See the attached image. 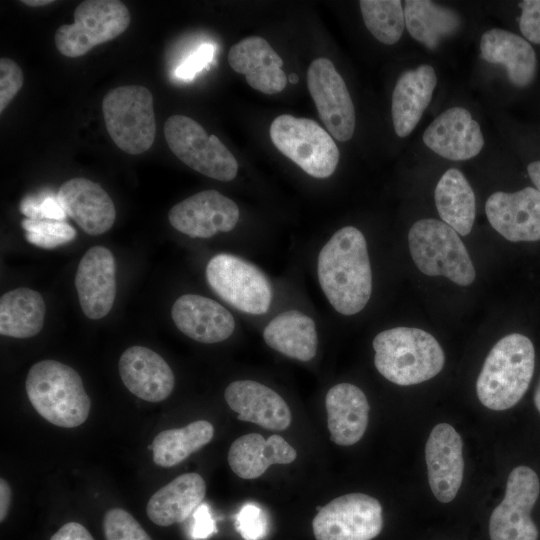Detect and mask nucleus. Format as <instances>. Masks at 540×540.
Segmentation results:
<instances>
[{
    "instance_id": "f257e3e1",
    "label": "nucleus",
    "mask_w": 540,
    "mask_h": 540,
    "mask_svg": "<svg viewBox=\"0 0 540 540\" xmlns=\"http://www.w3.org/2000/svg\"><path fill=\"white\" fill-rule=\"evenodd\" d=\"M317 275L323 293L340 314L359 313L372 293V271L362 232L346 226L325 243L317 259Z\"/></svg>"
},
{
    "instance_id": "f03ea898",
    "label": "nucleus",
    "mask_w": 540,
    "mask_h": 540,
    "mask_svg": "<svg viewBox=\"0 0 540 540\" xmlns=\"http://www.w3.org/2000/svg\"><path fill=\"white\" fill-rule=\"evenodd\" d=\"M535 367V350L525 335L512 333L490 350L476 382L479 401L502 411L515 406L527 391Z\"/></svg>"
},
{
    "instance_id": "7ed1b4c3",
    "label": "nucleus",
    "mask_w": 540,
    "mask_h": 540,
    "mask_svg": "<svg viewBox=\"0 0 540 540\" xmlns=\"http://www.w3.org/2000/svg\"><path fill=\"white\" fill-rule=\"evenodd\" d=\"M374 364L390 382L409 386L436 376L445 362L444 352L430 333L412 327H395L373 339Z\"/></svg>"
},
{
    "instance_id": "20e7f679",
    "label": "nucleus",
    "mask_w": 540,
    "mask_h": 540,
    "mask_svg": "<svg viewBox=\"0 0 540 540\" xmlns=\"http://www.w3.org/2000/svg\"><path fill=\"white\" fill-rule=\"evenodd\" d=\"M28 399L37 413L53 425L75 428L90 413L91 401L80 375L56 360H42L28 371L25 382Z\"/></svg>"
},
{
    "instance_id": "39448f33",
    "label": "nucleus",
    "mask_w": 540,
    "mask_h": 540,
    "mask_svg": "<svg viewBox=\"0 0 540 540\" xmlns=\"http://www.w3.org/2000/svg\"><path fill=\"white\" fill-rule=\"evenodd\" d=\"M408 244L417 268L428 276H444L460 286L475 280V269L458 233L443 221L421 219L408 233Z\"/></svg>"
},
{
    "instance_id": "423d86ee",
    "label": "nucleus",
    "mask_w": 540,
    "mask_h": 540,
    "mask_svg": "<svg viewBox=\"0 0 540 540\" xmlns=\"http://www.w3.org/2000/svg\"><path fill=\"white\" fill-rule=\"evenodd\" d=\"M107 132L122 151L138 155L155 140L153 96L141 85H124L109 90L102 100Z\"/></svg>"
},
{
    "instance_id": "0eeeda50",
    "label": "nucleus",
    "mask_w": 540,
    "mask_h": 540,
    "mask_svg": "<svg viewBox=\"0 0 540 540\" xmlns=\"http://www.w3.org/2000/svg\"><path fill=\"white\" fill-rule=\"evenodd\" d=\"M269 134L274 146L310 176L327 178L336 170L339 149L329 132L314 120L279 115Z\"/></svg>"
},
{
    "instance_id": "6e6552de",
    "label": "nucleus",
    "mask_w": 540,
    "mask_h": 540,
    "mask_svg": "<svg viewBox=\"0 0 540 540\" xmlns=\"http://www.w3.org/2000/svg\"><path fill=\"white\" fill-rule=\"evenodd\" d=\"M164 136L172 153L200 174L219 181L236 177L238 162L233 154L192 118L170 116L164 124Z\"/></svg>"
},
{
    "instance_id": "1a4fd4ad",
    "label": "nucleus",
    "mask_w": 540,
    "mask_h": 540,
    "mask_svg": "<svg viewBox=\"0 0 540 540\" xmlns=\"http://www.w3.org/2000/svg\"><path fill=\"white\" fill-rule=\"evenodd\" d=\"M130 20V12L121 1H83L74 11V23L56 30V48L66 57H80L95 46L118 37L128 28Z\"/></svg>"
},
{
    "instance_id": "9d476101",
    "label": "nucleus",
    "mask_w": 540,
    "mask_h": 540,
    "mask_svg": "<svg viewBox=\"0 0 540 540\" xmlns=\"http://www.w3.org/2000/svg\"><path fill=\"white\" fill-rule=\"evenodd\" d=\"M211 289L225 302L244 313L265 314L272 301V286L255 264L233 254L219 253L206 266Z\"/></svg>"
},
{
    "instance_id": "9b49d317",
    "label": "nucleus",
    "mask_w": 540,
    "mask_h": 540,
    "mask_svg": "<svg viewBox=\"0 0 540 540\" xmlns=\"http://www.w3.org/2000/svg\"><path fill=\"white\" fill-rule=\"evenodd\" d=\"M380 502L367 494L339 496L321 509L312 521L316 540H372L383 528Z\"/></svg>"
},
{
    "instance_id": "f8f14e48",
    "label": "nucleus",
    "mask_w": 540,
    "mask_h": 540,
    "mask_svg": "<svg viewBox=\"0 0 540 540\" xmlns=\"http://www.w3.org/2000/svg\"><path fill=\"white\" fill-rule=\"evenodd\" d=\"M540 493L536 472L528 466H517L509 474L503 500L489 520L491 540H538L539 531L531 511Z\"/></svg>"
},
{
    "instance_id": "ddd939ff",
    "label": "nucleus",
    "mask_w": 540,
    "mask_h": 540,
    "mask_svg": "<svg viewBox=\"0 0 540 540\" xmlns=\"http://www.w3.org/2000/svg\"><path fill=\"white\" fill-rule=\"evenodd\" d=\"M307 87L327 131L339 141L354 134L355 109L347 86L331 60L317 58L307 72Z\"/></svg>"
},
{
    "instance_id": "4468645a",
    "label": "nucleus",
    "mask_w": 540,
    "mask_h": 540,
    "mask_svg": "<svg viewBox=\"0 0 540 540\" xmlns=\"http://www.w3.org/2000/svg\"><path fill=\"white\" fill-rule=\"evenodd\" d=\"M173 228L192 238H210L237 225V204L220 192H198L174 205L168 213Z\"/></svg>"
},
{
    "instance_id": "2eb2a0df",
    "label": "nucleus",
    "mask_w": 540,
    "mask_h": 540,
    "mask_svg": "<svg viewBox=\"0 0 540 540\" xmlns=\"http://www.w3.org/2000/svg\"><path fill=\"white\" fill-rule=\"evenodd\" d=\"M485 211L493 229L508 241L540 240V193L536 188L497 191L487 199Z\"/></svg>"
},
{
    "instance_id": "dca6fc26",
    "label": "nucleus",
    "mask_w": 540,
    "mask_h": 540,
    "mask_svg": "<svg viewBox=\"0 0 540 540\" xmlns=\"http://www.w3.org/2000/svg\"><path fill=\"white\" fill-rule=\"evenodd\" d=\"M428 482L433 495L442 503L451 502L463 480V443L459 433L447 423L437 424L425 446Z\"/></svg>"
},
{
    "instance_id": "f3484780",
    "label": "nucleus",
    "mask_w": 540,
    "mask_h": 540,
    "mask_svg": "<svg viewBox=\"0 0 540 540\" xmlns=\"http://www.w3.org/2000/svg\"><path fill=\"white\" fill-rule=\"evenodd\" d=\"M75 287L86 317L97 320L110 312L116 296V264L108 248L97 245L86 251L77 267Z\"/></svg>"
},
{
    "instance_id": "a211bd4d",
    "label": "nucleus",
    "mask_w": 540,
    "mask_h": 540,
    "mask_svg": "<svg viewBox=\"0 0 540 540\" xmlns=\"http://www.w3.org/2000/svg\"><path fill=\"white\" fill-rule=\"evenodd\" d=\"M422 138L433 152L454 161L475 157L484 145L478 122L463 107L449 108L437 116Z\"/></svg>"
},
{
    "instance_id": "6ab92c4d",
    "label": "nucleus",
    "mask_w": 540,
    "mask_h": 540,
    "mask_svg": "<svg viewBox=\"0 0 540 540\" xmlns=\"http://www.w3.org/2000/svg\"><path fill=\"white\" fill-rule=\"evenodd\" d=\"M58 201L70 218L89 235L107 232L116 210L108 193L96 182L77 177L65 181L57 192Z\"/></svg>"
},
{
    "instance_id": "aec40b11",
    "label": "nucleus",
    "mask_w": 540,
    "mask_h": 540,
    "mask_svg": "<svg viewBox=\"0 0 540 540\" xmlns=\"http://www.w3.org/2000/svg\"><path fill=\"white\" fill-rule=\"evenodd\" d=\"M118 370L125 387L142 400L160 402L173 391L172 369L163 357L147 347L127 348L119 359Z\"/></svg>"
},
{
    "instance_id": "412c9836",
    "label": "nucleus",
    "mask_w": 540,
    "mask_h": 540,
    "mask_svg": "<svg viewBox=\"0 0 540 540\" xmlns=\"http://www.w3.org/2000/svg\"><path fill=\"white\" fill-rule=\"evenodd\" d=\"M228 406L241 421L255 423L273 431L286 430L291 424V411L274 390L253 380H237L224 392Z\"/></svg>"
},
{
    "instance_id": "4be33fe9",
    "label": "nucleus",
    "mask_w": 540,
    "mask_h": 540,
    "mask_svg": "<svg viewBox=\"0 0 540 540\" xmlns=\"http://www.w3.org/2000/svg\"><path fill=\"white\" fill-rule=\"evenodd\" d=\"M172 320L187 337L205 344L226 340L235 329L232 314L220 303L198 294H184L173 304Z\"/></svg>"
},
{
    "instance_id": "5701e85b",
    "label": "nucleus",
    "mask_w": 540,
    "mask_h": 540,
    "mask_svg": "<svg viewBox=\"0 0 540 540\" xmlns=\"http://www.w3.org/2000/svg\"><path fill=\"white\" fill-rule=\"evenodd\" d=\"M228 63L245 76L250 87L264 94L279 93L287 85V76L281 69L282 58L262 37L249 36L234 44L228 53Z\"/></svg>"
},
{
    "instance_id": "b1692460",
    "label": "nucleus",
    "mask_w": 540,
    "mask_h": 540,
    "mask_svg": "<svg viewBox=\"0 0 540 540\" xmlns=\"http://www.w3.org/2000/svg\"><path fill=\"white\" fill-rule=\"evenodd\" d=\"M330 439L340 446L357 443L368 425L369 403L364 392L351 383L331 387L325 397Z\"/></svg>"
},
{
    "instance_id": "393cba45",
    "label": "nucleus",
    "mask_w": 540,
    "mask_h": 540,
    "mask_svg": "<svg viewBox=\"0 0 540 540\" xmlns=\"http://www.w3.org/2000/svg\"><path fill=\"white\" fill-rule=\"evenodd\" d=\"M437 84L432 66L420 65L403 72L394 87L391 113L396 134L408 136L420 121L431 102Z\"/></svg>"
},
{
    "instance_id": "a878e982",
    "label": "nucleus",
    "mask_w": 540,
    "mask_h": 540,
    "mask_svg": "<svg viewBox=\"0 0 540 540\" xmlns=\"http://www.w3.org/2000/svg\"><path fill=\"white\" fill-rule=\"evenodd\" d=\"M297 452L282 436L273 434L265 439L261 434L243 435L231 444L228 463L242 479L260 477L273 464H289Z\"/></svg>"
},
{
    "instance_id": "bb28decb",
    "label": "nucleus",
    "mask_w": 540,
    "mask_h": 540,
    "mask_svg": "<svg viewBox=\"0 0 540 540\" xmlns=\"http://www.w3.org/2000/svg\"><path fill=\"white\" fill-rule=\"evenodd\" d=\"M480 50L485 61L504 65L513 85L526 87L534 80L536 54L521 36L500 28L487 30L481 36Z\"/></svg>"
},
{
    "instance_id": "cd10ccee",
    "label": "nucleus",
    "mask_w": 540,
    "mask_h": 540,
    "mask_svg": "<svg viewBox=\"0 0 540 540\" xmlns=\"http://www.w3.org/2000/svg\"><path fill=\"white\" fill-rule=\"evenodd\" d=\"M206 484L195 472L184 473L156 491L146 507L149 519L166 527L185 521L201 504Z\"/></svg>"
},
{
    "instance_id": "c85d7f7f",
    "label": "nucleus",
    "mask_w": 540,
    "mask_h": 540,
    "mask_svg": "<svg viewBox=\"0 0 540 540\" xmlns=\"http://www.w3.org/2000/svg\"><path fill=\"white\" fill-rule=\"evenodd\" d=\"M263 338L270 348L302 362L310 361L317 352L315 322L299 310L291 309L275 316L264 328Z\"/></svg>"
},
{
    "instance_id": "c756f323",
    "label": "nucleus",
    "mask_w": 540,
    "mask_h": 540,
    "mask_svg": "<svg viewBox=\"0 0 540 540\" xmlns=\"http://www.w3.org/2000/svg\"><path fill=\"white\" fill-rule=\"evenodd\" d=\"M435 205L442 221L462 236L468 235L476 215L474 192L458 169L447 170L435 188Z\"/></svg>"
},
{
    "instance_id": "7c9ffc66",
    "label": "nucleus",
    "mask_w": 540,
    "mask_h": 540,
    "mask_svg": "<svg viewBox=\"0 0 540 540\" xmlns=\"http://www.w3.org/2000/svg\"><path fill=\"white\" fill-rule=\"evenodd\" d=\"M45 319L42 295L30 288L20 287L0 298V334L13 338H30L38 334Z\"/></svg>"
},
{
    "instance_id": "2f4dec72",
    "label": "nucleus",
    "mask_w": 540,
    "mask_h": 540,
    "mask_svg": "<svg viewBox=\"0 0 540 540\" xmlns=\"http://www.w3.org/2000/svg\"><path fill=\"white\" fill-rule=\"evenodd\" d=\"M403 10L409 34L431 50L442 39L455 34L461 25L454 10L429 0H407Z\"/></svg>"
},
{
    "instance_id": "473e14b6",
    "label": "nucleus",
    "mask_w": 540,
    "mask_h": 540,
    "mask_svg": "<svg viewBox=\"0 0 540 540\" xmlns=\"http://www.w3.org/2000/svg\"><path fill=\"white\" fill-rule=\"evenodd\" d=\"M214 436L213 425L206 420L160 432L152 442L153 461L169 468L183 462L192 453L208 444Z\"/></svg>"
},
{
    "instance_id": "72a5a7b5",
    "label": "nucleus",
    "mask_w": 540,
    "mask_h": 540,
    "mask_svg": "<svg viewBox=\"0 0 540 540\" xmlns=\"http://www.w3.org/2000/svg\"><path fill=\"white\" fill-rule=\"evenodd\" d=\"M359 6L369 32L381 43L399 41L405 27L404 10L399 0H361Z\"/></svg>"
},
{
    "instance_id": "f704fd0d",
    "label": "nucleus",
    "mask_w": 540,
    "mask_h": 540,
    "mask_svg": "<svg viewBox=\"0 0 540 540\" xmlns=\"http://www.w3.org/2000/svg\"><path fill=\"white\" fill-rule=\"evenodd\" d=\"M26 240L40 248L54 249L76 237V230L66 221L28 219L21 222Z\"/></svg>"
},
{
    "instance_id": "c9c22d12",
    "label": "nucleus",
    "mask_w": 540,
    "mask_h": 540,
    "mask_svg": "<svg viewBox=\"0 0 540 540\" xmlns=\"http://www.w3.org/2000/svg\"><path fill=\"white\" fill-rule=\"evenodd\" d=\"M102 527L106 540H152L138 521L122 508L106 511Z\"/></svg>"
},
{
    "instance_id": "e433bc0d",
    "label": "nucleus",
    "mask_w": 540,
    "mask_h": 540,
    "mask_svg": "<svg viewBox=\"0 0 540 540\" xmlns=\"http://www.w3.org/2000/svg\"><path fill=\"white\" fill-rule=\"evenodd\" d=\"M19 209L28 219L66 221L67 218V214L58 201L57 194L50 191L27 195L22 199Z\"/></svg>"
},
{
    "instance_id": "4c0bfd02",
    "label": "nucleus",
    "mask_w": 540,
    "mask_h": 540,
    "mask_svg": "<svg viewBox=\"0 0 540 540\" xmlns=\"http://www.w3.org/2000/svg\"><path fill=\"white\" fill-rule=\"evenodd\" d=\"M23 73L12 59H0V112L10 104L23 85Z\"/></svg>"
},
{
    "instance_id": "58836bf2",
    "label": "nucleus",
    "mask_w": 540,
    "mask_h": 540,
    "mask_svg": "<svg viewBox=\"0 0 540 540\" xmlns=\"http://www.w3.org/2000/svg\"><path fill=\"white\" fill-rule=\"evenodd\" d=\"M236 529L245 540H260L267 529L266 517L260 507L248 503L236 517Z\"/></svg>"
},
{
    "instance_id": "ea45409f",
    "label": "nucleus",
    "mask_w": 540,
    "mask_h": 540,
    "mask_svg": "<svg viewBox=\"0 0 540 540\" xmlns=\"http://www.w3.org/2000/svg\"><path fill=\"white\" fill-rule=\"evenodd\" d=\"M215 46L211 43L200 45L193 53L183 60L175 70V76L182 80H191L203 70L212 60Z\"/></svg>"
},
{
    "instance_id": "a19ab883",
    "label": "nucleus",
    "mask_w": 540,
    "mask_h": 540,
    "mask_svg": "<svg viewBox=\"0 0 540 540\" xmlns=\"http://www.w3.org/2000/svg\"><path fill=\"white\" fill-rule=\"evenodd\" d=\"M522 12L519 28L530 42L540 44V0H524L519 3Z\"/></svg>"
},
{
    "instance_id": "79ce46f5",
    "label": "nucleus",
    "mask_w": 540,
    "mask_h": 540,
    "mask_svg": "<svg viewBox=\"0 0 540 540\" xmlns=\"http://www.w3.org/2000/svg\"><path fill=\"white\" fill-rule=\"evenodd\" d=\"M194 523L192 536L195 539H204L216 532L215 522L212 519L209 508L206 504H201L194 511Z\"/></svg>"
},
{
    "instance_id": "37998d69",
    "label": "nucleus",
    "mask_w": 540,
    "mask_h": 540,
    "mask_svg": "<svg viewBox=\"0 0 540 540\" xmlns=\"http://www.w3.org/2000/svg\"><path fill=\"white\" fill-rule=\"evenodd\" d=\"M50 540H94L90 532L78 522H68Z\"/></svg>"
},
{
    "instance_id": "c03bdc74",
    "label": "nucleus",
    "mask_w": 540,
    "mask_h": 540,
    "mask_svg": "<svg viewBox=\"0 0 540 540\" xmlns=\"http://www.w3.org/2000/svg\"><path fill=\"white\" fill-rule=\"evenodd\" d=\"M12 491L6 479H0V521L3 522L10 509Z\"/></svg>"
},
{
    "instance_id": "a18cd8bd",
    "label": "nucleus",
    "mask_w": 540,
    "mask_h": 540,
    "mask_svg": "<svg viewBox=\"0 0 540 540\" xmlns=\"http://www.w3.org/2000/svg\"><path fill=\"white\" fill-rule=\"evenodd\" d=\"M528 175L540 193V161L531 162L527 167Z\"/></svg>"
},
{
    "instance_id": "49530a36",
    "label": "nucleus",
    "mask_w": 540,
    "mask_h": 540,
    "mask_svg": "<svg viewBox=\"0 0 540 540\" xmlns=\"http://www.w3.org/2000/svg\"><path fill=\"white\" fill-rule=\"evenodd\" d=\"M53 0H22L21 3L30 7H40L52 4Z\"/></svg>"
},
{
    "instance_id": "de8ad7c7",
    "label": "nucleus",
    "mask_w": 540,
    "mask_h": 540,
    "mask_svg": "<svg viewBox=\"0 0 540 540\" xmlns=\"http://www.w3.org/2000/svg\"><path fill=\"white\" fill-rule=\"evenodd\" d=\"M534 403L538 412L540 413V379L534 393Z\"/></svg>"
},
{
    "instance_id": "09e8293b",
    "label": "nucleus",
    "mask_w": 540,
    "mask_h": 540,
    "mask_svg": "<svg viewBox=\"0 0 540 540\" xmlns=\"http://www.w3.org/2000/svg\"><path fill=\"white\" fill-rule=\"evenodd\" d=\"M288 79L292 84H295L299 81V77L297 76V74H294V73L290 74L288 76Z\"/></svg>"
}]
</instances>
